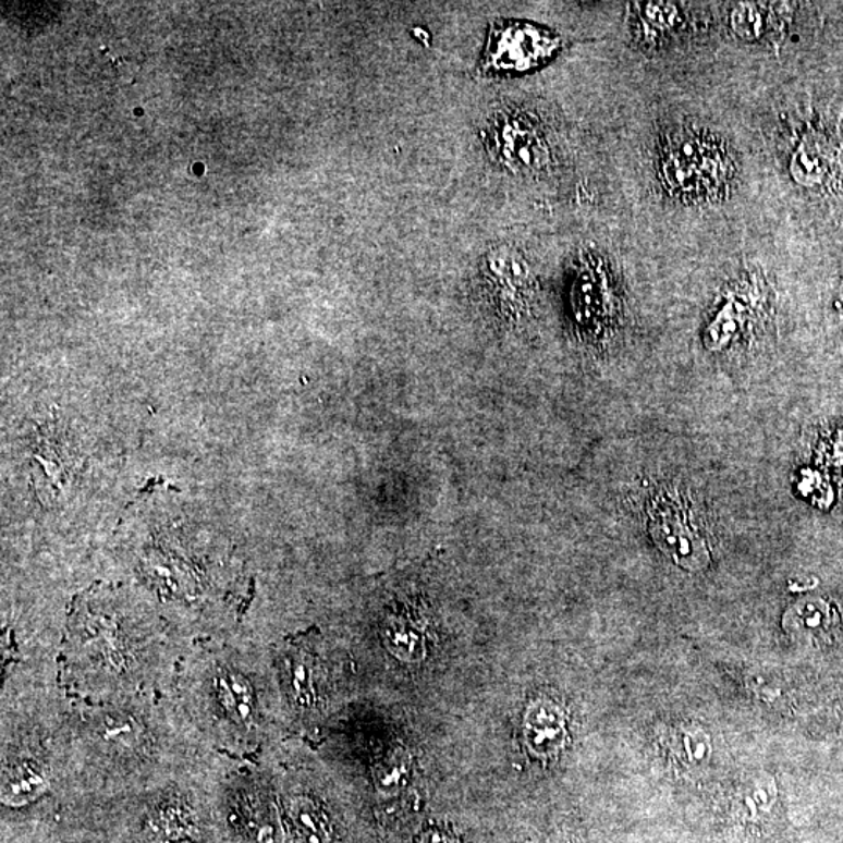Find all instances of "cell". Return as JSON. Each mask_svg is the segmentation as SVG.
Returning <instances> with one entry per match:
<instances>
[{"instance_id": "cell-1", "label": "cell", "mask_w": 843, "mask_h": 843, "mask_svg": "<svg viewBox=\"0 0 843 843\" xmlns=\"http://www.w3.org/2000/svg\"><path fill=\"white\" fill-rule=\"evenodd\" d=\"M725 150L701 133L683 132L669 140L662 158V180L676 196H716L726 185Z\"/></svg>"}, {"instance_id": "cell-2", "label": "cell", "mask_w": 843, "mask_h": 843, "mask_svg": "<svg viewBox=\"0 0 843 843\" xmlns=\"http://www.w3.org/2000/svg\"><path fill=\"white\" fill-rule=\"evenodd\" d=\"M647 513L651 536L665 553L684 567L700 569L706 564L708 550L679 497L668 493L656 497Z\"/></svg>"}, {"instance_id": "cell-3", "label": "cell", "mask_w": 843, "mask_h": 843, "mask_svg": "<svg viewBox=\"0 0 843 843\" xmlns=\"http://www.w3.org/2000/svg\"><path fill=\"white\" fill-rule=\"evenodd\" d=\"M557 38L527 24H506L492 32L485 68L500 71H527L551 56Z\"/></svg>"}, {"instance_id": "cell-4", "label": "cell", "mask_w": 843, "mask_h": 843, "mask_svg": "<svg viewBox=\"0 0 843 843\" xmlns=\"http://www.w3.org/2000/svg\"><path fill=\"white\" fill-rule=\"evenodd\" d=\"M493 152L510 168H539L546 163L547 147L535 125L524 118H503L492 133Z\"/></svg>"}, {"instance_id": "cell-5", "label": "cell", "mask_w": 843, "mask_h": 843, "mask_svg": "<svg viewBox=\"0 0 843 843\" xmlns=\"http://www.w3.org/2000/svg\"><path fill=\"white\" fill-rule=\"evenodd\" d=\"M387 643L392 653L402 659H419L424 655V634L410 614H394L387 628Z\"/></svg>"}, {"instance_id": "cell-6", "label": "cell", "mask_w": 843, "mask_h": 843, "mask_svg": "<svg viewBox=\"0 0 843 843\" xmlns=\"http://www.w3.org/2000/svg\"><path fill=\"white\" fill-rule=\"evenodd\" d=\"M219 697L223 708L229 709L240 719H247L251 714L252 695L246 680L236 675H227L219 681Z\"/></svg>"}, {"instance_id": "cell-7", "label": "cell", "mask_w": 843, "mask_h": 843, "mask_svg": "<svg viewBox=\"0 0 843 843\" xmlns=\"http://www.w3.org/2000/svg\"><path fill=\"white\" fill-rule=\"evenodd\" d=\"M294 820L298 830L308 843H326L328 841V823L323 814L313 803L297 802L293 808Z\"/></svg>"}, {"instance_id": "cell-8", "label": "cell", "mask_w": 843, "mask_h": 843, "mask_svg": "<svg viewBox=\"0 0 843 843\" xmlns=\"http://www.w3.org/2000/svg\"><path fill=\"white\" fill-rule=\"evenodd\" d=\"M42 778L34 770H17V773L10 774L9 781L3 787V798L9 805H23L24 802L34 798L42 789Z\"/></svg>"}, {"instance_id": "cell-9", "label": "cell", "mask_w": 843, "mask_h": 843, "mask_svg": "<svg viewBox=\"0 0 843 843\" xmlns=\"http://www.w3.org/2000/svg\"><path fill=\"white\" fill-rule=\"evenodd\" d=\"M731 25L741 38L753 41V39L761 38L763 30H766L767 16L763 10L759 9V5L745 3V5H738V9L731 14Z\"/></svg>"}, {"instance_id": "cell-10", "label": "cell", "mask_w": 843, "mask_h": 843, "mask_svg": "<svg viewBox=\"0 0 843 843\" xmlns=\"http://www.w3.org/2000/svg\"><path fill=\"white\" fill-rule=\"evenodd\" d=\"M640 12L645 23L661 30L675 27L679 23V9L672 3H647Z\"/></svg>"}, {"instance_id": "cell-11", "label": "cell", "mask_w": 843, "mask_h": 843, "mask_svg": "<svg viewBox=\"0 0 843 843\" xmlns=\"http://www.w3.org/2000/svg\"><path fill=\"white\" fill-rule=\"evenodd\" d=\"M417 843H453V839L444 831L438 830V828H431V830L425 831L424 834L417 839Z\"/></svg>"}]
</instances>
